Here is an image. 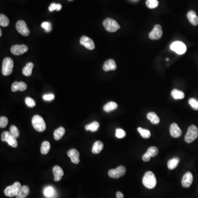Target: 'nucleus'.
Returning <instances> with one entry per match:
<instances>
[{"label":"nucleus","instance_id":"nucleus-18","mask_svg":"<svg viewBox=\"0 0 198 198\" xmlns=\"http://www.w3.org/2000/svg\"><path fill=\"white\" fill-rule=\"evenodd\" d=\"M52 171L54 174V181L55 182L60 181L64 174L63 169L58 166H55L53 167Z\"/></svg>","mask_w":198,"mask_h":198},{"label":"nucleus","instance_id":"nucleus-31","mask_svg":"<svg viewBox=\"0 0 198 198\" xmlns=\"http://www.w3.org/2000/svg\"><path fill=\"white\" fill-rule=\"evenodd\" d=\"M50 150V144L47 141H44L41 144V149H40L41 154L44 155L47 154L49 152Z\"/></svg>","mask_w":198,"mask_h":198},{"label":"nucleus","instance_id":"nucleus-24","mask_svg":"<svg viewBox=\"0 0 198 198\" xmlns=\"http://www.w3.org/2000/svg\"><path fill=\"white\" fill-rule=\"evenodd\" d=\"M33 67H34V64L32 62L27 63L26 65L23 68L22 70V73L23 75L27 77H30L32 75V70Z\"/></svg>","mask_w":198,"mask_h":198},{"label":"nucleus","instance_id":"nucleus-23","mask_svg":"<svg viewBox=\"0 0 198 198\" xmlns=\"http://www.w3.org/2000/svg\"><path fill=\"white\" fill-rule=\"evenodd\" d=\"M30 192L29 187L27 186H22L20 189V192L16 196V198H25L29 195Z\"/></svg>","mask_w":198,"mask_h":198},{"label":"nucleus","instance_id":"nucleus-41","mask_svg":"<svg viewBox=\"0 0 198 198\" xmlns=\"http://www.w3.org/2000/svg\"><path fill=\"white\" fill-rule=\"evenodd\" d=\"M41 27L45 29L46 32H50L51 30V23L48 22H44L41 24Z\"/></svg>","mask_w":198,"mask_h":198},{"label":"nucleus","instance_id":"nucleus-44","mask_svg":"<svg viewBox=\"0 0 198 198\" xmlns=\"http://www.w3.org/2000/svg\"><path fill=\"white\" fill-rule=\"evenodd\" d=\"M151 157H150V155L147 154L146 152H145L144 154L143 155V156H142V159L144 162H148L150 161Z\"/></svg>","mask_w":198,"mask_h":198},{"label":"nucleus","instance_id":"nucleus-14","mask_svg":"<svg viewBox=\"0 0 198 198\" xmlns=\"http://www.w3.org/2000/svg\"><path fill=\"white\" fill-rule=\"evenodd\" d=\"M80 43L90 50H92L95 48L94 41L88 36H83L80 40Z\"/></svg>","mask_w":198,"mask_h":198},{"label":"nucleus","instance_id":"nucleus-40","mask_svg":"<svg viewBox=\"0 0 198 198\" xmlns=\"http://www.w3.org/2000/svg\"><path fill=\"white\" fill-rule=\"evenodd\" d=\"M8 120L6 117L1 116L0 117V127L1 128H5L7 126Z\"/></svg>","mask_w":198,"mask_h":198},{"label":"nucleus","instance_id":"nucleus-12","mask_svg":"<svg viewBox=\"0 0 198 198\" xmlns=\"http://www.w3.org/2000/svg\"><path fill=\"white\" fill-rule=\"evenodd\" d=\"M28 50V46L25 45H15L11 48L12 54L15 55H21Z\"/></svg>","mask_w":198,"mask_h":198},{"label":"nucleus","instance_id":"nucleus-7","mask_svg":"<svg viewBox=\"0 0 198 198\" xmlns=\"http://www.w3.org/2000/svg\"><path fill=\"white\" fill-rule=\"evenodd\" d=\"M126 172V167L123 166H119L115 169H111L108 172L109 177L112 178L118 179L123 177Z\"/></svg>","mask_w":198,"mask_h":198},{"label":"nucleus","instance_id":"nucleus-2","mask_svg":"<svg viewBox=\"0 0 198 198\" xmlns=\"http://www.w3.org/2000/svg\"><path fill=\"white\" fill-rule=\"evenodd\" d=\"M32 125L34 129L39 132H44L46 129V124L43 119L39 115H35L32 119Z\"/></svg>","mask_w":198,"mask_h":198},{"label":"nucleus","instance_id":"nucleus-21","mask_svg":"<svg viewBox=\"0 0 198 198\" xmlns=\"http://www.w3.org/2000/svg\"><path fill=\"white\" fill-rule=\"evenodd\" d=\"M187 17L189 21L193 25L196 26L198 25V17L194 11H189L187 14Z\"/></svg>","mask_w":198,"mask_h":198},{"label":"nucleus","instance_id":"nucleus-19","mask_svg":"<svg viewBox=\"0 0 198 198\" xmlns=\"http://www.w3.org/2000/svg\"><path fill=\"white\" fill-rule=\"evenodd\" d=\"M103 70L105 72H108L110 70H116L117 65L115 61L113 60H109L106 61L103 65Z\"/></svg>","mask_w":198,"mask_h":198},{"label":"nucleus","instance_id":"nucleus-48","mask_svg":"<svg viewBox=\"0 0 198 198\" xmlns=\"http://www.w3.org/2000/svg\"><path fill=\"white\" fill-rule=\"evenodd\" d=\"M68 1H74V0H68Z\"/></svg>","mask_w":198,"mask_h":198},{"label":"nucleus","instance_id":"nucleus-26","mask_svg":"<svg viewBox=\"0 0 198 198\" xmlns=\"http://www.w3.org/2000/svg\"><path fill=\"white\" fill-rule=\"evenodd\" d=\"M147 119L154 124H157L160 122L159 117L155 112H150L147 114Z\"/></svg>","mask_w":198,"mask_h":198},{"label":"nucleus","instance_id":"nucleus-37","mask_svg":"<svg viewBox=\"0 0 198 198\" xmlns=\"http://www.w3.org/2000/svg\"><path fill=\"white\" fill-rule=\"evenodd\" d=\"M25 102L28 106L29 107H31V108L35 106V105H36V103H35V101L34 99H32L30 97H27L25 98Z\"/></svg>","mask_w":198,"mask_h":198},{"label":"nucleus","instance_id":"nucleus-32","mask_svg":"<svg viewBox=\"0 0 198 198\" xmlns=\"http://www.w3.org/2000/svg\"><path fill=\"white\" fill-rule=\"evenodd\" d=\"M138 132L139 133L142 137L144 139H148L151 136V133L150 131L146 129H143L141 127H138Z\"/></svg>","mask_w":198,"mask_h":198},{"label":"nucleus","instance_id":"nucleus-49","mask_svg":"<svg viewBox=\"0 0 198 198\" xmlns=\"http://www.w3.org/2000/svg\"><path fill=\"white\" fill-rule=\"evenodd\" d=\"M132 1H137L138 0H132Z\"/></svg>","mask_w":198,"mask_h":198},{"label":"nucleus","instance_id":"nucleus-34","mask_svg":"<svg viewBox=\"0 0 198 198\" xmlns=\"http://www.w3.org/2000/svg\"><path fill=\"white\" fill-rule=\"evenodd\" d=\"M159 5V1L157 0H147L146 1V6L150 9H154L157 7Z\"/></svg>","mask_w":198,"mask_h":198},{"label":"nucleus","instance_id":"nucleus-4","mask_svg":"<svg viewBox=\"0 0 198 198\" xmlns=\"http://www.w3.org/2000/svg\"><path fill=\"white\" fill-rule=\"evenodd\" d=\"M21 187L22 186L20 182H15V183L12 186H8L5 189L4 191L5 196L11 198L16 196L18 193L20 192Z\"/></svg>","mask_w":198,"mask_h":198},{"label":"nucleus","instance_id":"nucleus-36","mask_svg":"<svg viewBox=\"0 0 198 198\" xmlns=\"http://www.w3.org/2000/svg\"><path fill=\"white\" fill-rule=\"evenodd\" d=\"M10 131L11 134L15 138H17L19 137L20 132L16 126H14V125L11 126Z\"/></svg>","mask_w":198,"mask_h":198},{"label":"nucleus","instance_id":"nucleus-3","mask_svg":"<svg viewBox=\"0 0 198 198\" xmlns=\"http://www.w3.org/2000/svg\"><path fill=\"white\" fill-rule=\"evenodd\" d=\"M198 137V128L195 125H191L185 135V141L187 143H192Z\"/></svg>","mask_w":198,"mask_h":198},{"label":"nucleus","instance_id":"nucleus-38","mask_svg":"<svg viewBox=\"0 0 198 198\" xmlns=\"http://www.w3.org/2000/svg\"><path fill=\"white\" fill-rule=\"evenodd\" d=\"M126 133L125 131L121 128H117L116 130V137L119 139L124 138L126 137Z\"/></svg>","mask_w":198,"mask_h":198},{"label":"nucleus","instance_id":"nucleus-30","mask_svg":"<svg viewBox=\"0 0 198 198\" xmlns=\"http://www.w3.org/2000/svg\"><path fill=\"white\" fill-rule=\"evenodd\" d=\"M171 96L175 100L183 99L184 97V94L183 92L179 90L173 89L172 91Z\"/></svg>","mask_w":198,"mask_h":198},{"label":"nucleus","instance_id":"nucleus-39","mask_svg":"<svg viewBox=\"0 0 198 198\" xmlns=\"http://www.w3.org/2000/svg\"><path fill=\"white\" fill-rule=\"evenodd\" d=\"M189 104L195 110H198V101L196 99L191 98L189 100Z\"/></svg>","mask_w":198,"mask_h":198},{"label":"nucleus","instance_id":"nucleus-13","mask_svg":"<svg viewBox=\"0 0 198 198\" xmlns=\"http://www.w3.org/2000/svg\"><path fill=\"white\" fill-rule=\"evenodd\" d=\"M193 180V174L191 172H187L184 175L182 179V185L184 188H188L190 187Z\"/></svg>","mask_w":198,"mask_h":198},{"label":"nucleus","instance_id":"nucleus-28","mask_svg":"<svg viewBox=\"0 0 198 198\" xmlns=\"http://www.w3.org/2000/svg\"><path fill=\"white\" fill-rule=\"evenodd\" d=\"M179 162V159L177 157H174L172 159L169 160L167 162V166L169 169L173 170L176 168Z\"/></svg>","mask_w":198,"mask_h":198},{"label":"nucleus","instance_id":"nucleus-16","mask_svg":"<svg viewBox=\"0 0 198 198\" xmlns=\"http://www.w3.org/2000/svg\"><path fill=\"white\" fill-rule=\"evenodd\" d=\"M67 155L70 157L71 161L75 164H78L80 162L79 152L75 149H72L67 152Z\"/></svg>","mask_w":198,"mask_h":198},{"label":"nucleus","instance_id":"nucleus-47","mask_svg":"<svg viewBox=\"0 0 198 198\" xmlns=\"http://www.w3.org/2000/svg\"><path fill=\"white\" fill-rule=\"evenodd\" d=\"M2 36V30L1 29H0V36Z\"/></svg>","mask_w":198,"mask_h":198},{"label":"nucleus","instance_id":"nucleus-5","mask_svg":"<svg viewBox=\"0 0 198 198\" xmlns=\"http://www.w3.org/2000/svg\"><path fill=\"white\" fill-rule=\"evenodd\" d=\"M104 28L107 32L110 33L116 32L120 28V25L118 24L115 20L110 18H107L103 22Z\"/></svg>","mask_w":198,"mask_h":198},{"label":"nucleus","instance_id":"nucleus-9","mask_svg":"<svg viewBox=\"0 0 198 198\" xmlns=\"http://www.w3.org/2000/svg\"><path fill=\"white\" fill-rule=\"evenodd\" d=\"M170 48L178 55H183L187 51L186 45L181 41H174L171 45Z\"/></svg>","mask_w":198,"mask_h":198},{"label":"nucleus","instance_id":"nucleus-6","mask_svg":"<svg viewBox=\"0 0 198 198\" xmlns=\"http://www.w3.org/2000/svg\"><path fill=\"white\" fill-rule=\"evenodd\" d=\"M14 66L13 61L10 57H6L3 61L2 69V74L5 76L11 74L13 70V68Z\"/></svg>","mask_w":198,"mask_h":198},{"label":"nucleus","instance_id":"nucleus-8","mask_svg":"<svg viewBox=\"0 0 198 198\" xmlns=\"http://www.w3.org/2000/svg\"><path fill=\"white\" fill-rule=\"evenodd\" d=\"M1 140L3 142H6L8 144L12 147H17L18 146V142L16 138L14 137L11 134L10 132L5 131L1 134Z\"/></svg>","mask_w":198,"mask_h":198},{"label":"nucleus","instance_id":"nucleus-45","mask_svg":"<svg viewBox=\"0 0 198 198\" xmlns=\"http://www.w3.org/2000/svg\"><path fill=\"white\" fill-rule=\"evenodd\" d=\"M116 197L117 198H124V195L121 191H117L116 193Z\"/></svg>","mask_w":198,"mask_h":198},{"label":"nucleus","instance_id":"nucleus-25","mask_svg":"<svg viewBox=\"0 0 198 198\" xmlns=\"http://www.w3.org/2000/svg\"><path fill=\"white\" fill-rule=\"evenodd\" d=\"M65 134V129L62 127H60L55 131L53 133L54 139L56 140H59L62 138L64 134Z\"/></svg>","mask_w":198,"mask_h":198},{"label":"nucleus","instance_id":"nucleus-46","mask_svg":"<svg viewBox=\"0 0 198 198\" xmlns=\"http://www.w3.org/2000/svg\"><path fill=\"white\" fill-rule=\"evenodd\" d=\"M61 8H62V5L60 4V3H57V10L56 11H60L61 10Z\"/></svg>","mask_w":198,"mask_h":198},{"label":"nucleus","instance_id":"nucleus-1","mask_svg":"<svg viewBox=\"0 0 198 198\" xmlns=\"http://www.w3.org/2000/svg\"><path fill=\"white\" fill-rule=\"evenodd\" d=\"M142 182L143 185L148 189L154 188L157 183L155 175L151 171H147L145 172L143 176Z\"/></svg>","mask_w":198,"mask_h":198},{"label":"nucleus","instance_id":"nucleus-33","mask_svg":"<svg viewBox=\"0 0 198 198\" xmlns=\"http://www.w3.org/2000/svg\"><path fill=\"white\" fill-rule=\"evenodd\" d=\"M10 24V20L6 16L1 14L0 15V25L1 27H6Z\"/></svg>","mask_w":198,"mask_h":198},{"label":"nucleus","instance_id":"nucleus-29","mask_svg":"<svg viewBox=\"0 0 198 198\" xmlns=\"http://www.w3.org/2000/svg\"><path fill=\"white\" fill-rule=\"evenodd\" d=\"M117 107L118 105L116 102L113 101L109 102L104 106V110L106 112H109L116 110V109H117Z\"/></svg>","mask_w":198,"mask_h":198},{"label":"nucleus","instance_id":"nucleus-42","mask_svg":"<svg viewBox=\"0 0 198 198\" xmlns=\"http://www.w3.org/2000/svg\"><path fill=\"white\" fill-rule=\"evenodd\" d=\"M43 99L45 101H50L53 100L55 99V95L52 94H45L43 97Z\"/></svg>","mask_w":198,"mask_h":198},{"label":"nucleus","instance_id":"nucleus-11","mask_svg":"<svg viewBox=\"0 0 198 198\" xmlns=\"http://www.w3.org/2000/svg\"><path fill=\"white\" fill-rule=\"evenodd\" d=\"M16 27L17 31L23 36H27L30 34V30L28 28L26 23L23 20H19L17 22Z\"/></svg>","mask_w":198,"mask_h":198},{"label":"nucleus","instance_id":"nucleus-10","mask_svg":"<svg viewBox=\"0 0 198 198\" xmlns=\"http://www.w3.org/2000/svg\"><path fill=\"white\" fill-rule=\"evenodd\" d=\"M162 36V27L159 25H155L154 28L149 34V37L151 40H156L160 39Z\"/></svg>","mask_w":198,"mask_h":198},{"label":"nucleus","instance_id":"nucleus-15","mask_svg":"<svg viewBox=\"0 0 198 198\" xmlns=\"http://www.w3.org/2000/svg\"><path fill=\"white\" fill-rule=\"evenodd\" d=\"M169 132L173 138H179L182 135L181 129L176 123H172L169 127Z\"/></svg>","mask_w":198,"mask_h":198},{"label":"nucleus","instance_id":"nucleus-27","mask_svg":"<svg viewBox=\"0 0 198 198\" xmlns=\"http://www.w3.org/2000/svg\"><path fill=\"white\" fill-rule=\"evenodd\" d=\"M99 127H100L99 123L95 121L92 123H90L89 124L86 125L85 128L87 131H90L92 132H95L99 129Z\"/></svg>","mask_w":198,"mask_h":198},{"label":"nucleus","instance_id":"nucleus-17","mask_svg":"<svg viewBox=\"0 0 198 198\" xmlns=\"http://www.w3.org/2000/svg\"><path fill=\"white\" fill-rule=\"evenodd\" d=\"M12 91L16 92L17 91L23 92L27 89V85L23 82H15L12 85Z\"/></svg>","mask_w":198,"mask_h":198},{"label":"nucleus","instance_id":"nucleus-35","mask_svg":"<svg viewBox=\"0 0 198 198\" xmlns=\"http://www.w3.org/2000/svg\"><path fill=\"white\" fill-rule=\"evenodd\" d=\"M146 153L149 155H150V157H155L157 155L158 152H159V150L157 147L155 146H151L147 149Z\"/></svg>","mask_w":198,"mask_h":198},{"label":"nucleus","instance_id":"nucleus-20","mask_svg":"<svg viewBox=\"0 0 198 198\" xmlns=\"http://www.w3.org/2000/svg\"><path fill=\"white\" fill-rule=\"evenodd\" d=\"M43 193L45 196L47 198H54L56 194L55 189L52 186L45 187L43 191Z\"/></svg>","mask_w":198,"mask_h":198},{"label":"nucleus","instance_id":"nucleus-43","mask_svg":"<svg viewBox=\"0 0 198 198\" xmlns=\"http://www.w3.org/2000/svg\"><path fill=\"white\" fill-rule=\"evenodd\" d=\"M57 3H51L50 6H49L48 7V10L50 11V12H53V11H55L57 10Z\"/></svg>","mask_w":198,"mask_h":198},{"label":"nucleus","instance_id":"nucleus-22","mask_svg":"<svg viewBox=\"0 0 198 198\" xmlns=\"http://www.w3.org/2000/svg\"><path fill=\"white\" fill-rule=\"evenodd\" d=\"M104 148V144L100 141H97L93 144L92 147V152L94 154H97L101 151Z\"/></svg>","mask_w":198,"mask_h":198}]
</instances>
